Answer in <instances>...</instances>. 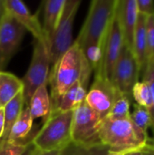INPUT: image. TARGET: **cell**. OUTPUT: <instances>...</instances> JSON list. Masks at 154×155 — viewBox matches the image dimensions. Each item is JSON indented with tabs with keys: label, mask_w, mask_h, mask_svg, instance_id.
Instances as JSON below:
<instances>
[{
	"label": "cell",
	"mask_w": 154,
	"mask_h": 155,
	"mask_svg": "<svg viewBox=\"0 0 154 155\" xmlns=\"http://www.w3.org/2000/svg\"><path fill=\"white\" fill-rule=\"evenodd\" d=\"M92 72L80 46L74 41L69 50L52 66L49 73L51 113L56 109L62 96L74 84L80 82L87 87Z\"/></svg>",
	"instance_id": "6da1fadb"
},
{
	"label": "cell",
	"mask_w": 154,
	"mask_h": 155,
	"mask_svg": "<svg viewBox=\"0 0 154 155\" xmlns=\"http://www.w3.org/2000/svg\"><path fill=\"white\" fill-rule=\"evenodd\" d=\"M99 139L111 152L121 153L143 149L150 141L148 134L138 130L130 118L103 119L99 130Z\"/></svg>",
	"instance_id": "7a4b0ae2"
},
{
	"label": "cell",
	"mask_w": 154,
	"mask_h": 155,
	"mask_svg": "<svg viewBox=\"0 0 154 155\" xmlns=\"http://www.w3.org/2000/svg\"><path fill=\"white\" fill-rule=\"evenodd\" d=\"M117 0H93L80 33L74 42L81 46L86 43L103 45Z\"/></svg>",
	"instance_id": "3957f363"
},
{
	"label": "cell",
	"mask_w": 154,
	"mask_h": 155,
	"mask_svg": "<svg viewBox=\"0 0 154 155\" xmlns=\"http://www.w3.org/2000/svg\"><path fill=\"white\" fill-rule=\"evenodd\" d=\"M74 112L51 114L31 143L40 152H60L72 142Z\"/></svg>",
	"instance_id": "277c9868"
},
{
	"label": "cell",
	"mask_w": 154,
	"mask_h": 155,
	"mask_svg": "<svg viewBox=\"0 0 154 155\" xmlns=\"http://www.w3.org/2000/svg\"><path fill=\"white\" fill-rule=\"evenodd\" d=\"M49 50L45 44L34 40L30 65L23 77V95L25 107H27L34 92L42 85H47L50 66Z\"/></svg>",
	"instance_id": "5b68a950"
},
{
	"label": "cell",
	"mask_w": 154,
	"mask_h": 155,
	"mask_svg": "<svg viewBox=\"0 0 154 155\" xmlns=\"http://www.w3.org/2000/svg\"><path fill=\"white\" fill-rule=\"evenodd\" d=\"M80 0H65L58 25L50 39L49 57L53 66L73 45V26Z\"/></svg>",
	"instance_id": "8992f818"
},
{
	"label": "cell",
	"mask_w": 154,
	"mask_h": 155,
	"mask_svg": "<svg viewBox=\"0 0 154 155\" xmlns=\"http://www.w3.org/2000/svg\"><path fill=\"white\" fill-rule=\"evenodd\" d=\"M103 119L85 103L73 113L72 142L82 145L100 144L99 130Z\"/></svg>",
	"instance_id": "52a82bcc"
},
{
	"label": "cell",
	"mask_w": 154,
	"mask_h": 155,
	"mask_svg": "<svg viewBox=\"0 0 154 155\" xmlns=\"http://www.w3.org/2000/svg\"><path fill=\"white\" fill-rule=\"evenodd\" d=\"M123 45V35L115 7L114 15L103 44L102 64L100 68L95 72V75L103 76L111 81L115 64L120 56Z\"/></svg>",
	"instance_id": "ba28073f"
},
{
	"label": "cell",
	"mask_w": 154,
	"mask_h": 155,
	"mask_svg": "<svg viewBox=\"0 0 154 155\" xmlns=\"http://www.w3.org/2000/svg\"><path fill=\"white\" fill-rule=\"evenodd\" d=\"M26 30L9 14L0 23V72H5L16 54Z\"/></svg>",
	"instance_id": "9c48e42d"
},
{
	"label": "cell",
	"mask_w": 154,
	"mask_h": 155,
	"mask_svg": "<svg viewBox=\"0 0 154 155\" xmlns=\"http://www.w3.org/2000/svg\"><path fill=\"white\" fill-rule=\"evenodd\" d=\"M141 71L133 51L125 45L115 64L111 82L122 94L131 95L134 84L139 81Z\"/></svg>",
	"instance_id": "30bf717a"
},
{
	"label": "cell",
	"mask_w": 154,
	"mask_h": 155,
	"mask_svg": "<svg viewBox=\"0 0 154 155\" xmlns=\"http://www.w3.org/2000/svg\"><path fill=\"white\" fill-rule=\"evenodd\" d=\"M119 93L110 80L95 75L84 103L103 120L108 116Z\"/></svg>",
	"instance_id": "8fae6325"
},
{
	"label": "cell",
	"mask_w": 154,
	"mask_h": 155,
	"mask_svg": "<svg viewBox=\"0 0 154 155\" xmlns=\"http://www.w3.org/2000/svg\"><path fill=\"white\" fill-rule=\"evenodd\" d=\"M7 13H9L26 31H29L34 40L45 44L49 50V43L43 30V26L36 15H33L25 5L19 0H5Z\"/></svg>",
	"instance_id": "7c38bea8"
},
{
	"label": "cell",
	"mask_w": 154,
	"mask_h": 155,
	"mask_svg": "<svg viewBox=\"0 0 154 155\" xmlns=\"http://www.w3.org/2000/svg\"><path fill=\"white\" fill-rule=\"evenodd\" d=\"M116 12L122 27L124 45L132 50L139 16L137 0H117Z\"/></svg>",
	"instance_id": "4fadbf2b"
},
{
	"label": "cell",
	"mask_w": 154,
	"mask_h": 155,
	"mask_svg": "<svg viewBox=\"0 0 154 155\" xmlns=\"http://www.w3.org/2000/svg\"><path fill=\"white\" fill-rule=\"evenodd\" d=\"M146 19L147 16L139 15L137 25L133 36L132 51L136 58L141 73L147 64V45H146Z\"/></svg>",
	"instance_id": "5bb4252c"
},
{
	"label": "cell",
	"mask_w": 154,
	"mask_h": 155,
	"mask_svg": "<svg viewBox=\"0 0 154 155\" xmlns=\"http://www.w3.org/2000/svg\"><path fill=\"white\" fill-rule=\"evenodd\" d=\"M34 120L31 117L28 107H24L21 114L16 122L11 128L7 141L15 143L26 145L31 143L32 140L27 137L31 134Z\"/></svg>",
	"instance_id": "9a60e30c"
},
{
	"label": "cell",
	"mask_w": 154,
	"mask_h": 155,
	"mask_svg": "<svg viewBox=\"0 0 154 155\" xmlns=\"http://www.w3.org/2000/svg\"><path fill=\"white\" fill-rule=\"evenodd\" d=\"M28 109L33 120L43 119L44 123L51 115V100L46 85L40 86L30 99Z\"/></svg>",
	"instance_id": "2e32d148"
},
{
	"label": "cell",
	"mask_w": 154,
	"mask_h": 155,
	"mask_svg": "<svg viewBox=\"0 0 154 155\" xmlns=\"http://www.w3.org/2000/svg\"><path fill=\"white\" fill-rule=\"evenodd\" d=\"M86 88L87 87H85L80 82L74 84L62 96L56 109L51 114L74 112L84 103L85 96L87 94Z\"/></svg>",
	"instance_id": "e0dca14e"
},
{
	"label": "cell",
	"mask_w": 154,
	"mask_h": 155,
	"mask_svg": "<svg viewBox=\"0 0 154 155\" xmlns=\"http://www.w3.org/2000/svg\"><path fill=\"white\" fill-rule=\"evenodd\" d=\"M65 0H47L44 3L43 30L50 44V39L60 20Z\"/></svg>",
	"instance_id": "ac0fdd59"
},
{
	"label": "cell",
	"mask_w": 154,
	"mask_h": 155,
	"mask_svg": "<svg viewBox=\"0 0 154 155\" xmlns=\"http://www.w3.org/2000/svg\"><path fill=\"white\" fill-rule=\"evenodd\" d=\"M21 91H23L21 79L5 71L0 72V107H4Z\"/></svg>",
	"instance_id": "d6986e66"
},
{
	"label": "cell",
	"mask_w": 154,
	"mask_h": 155,
	"mask_svg": "<svg viewBox=\"0 0 154 155\" xmlns=\"http://www.w3.org/2000/svg\"><path fill=\"white\" fill-rule=\"evenodd\" d=\"M25 107V100L23 91L17 94L11 101H9L3 108L5 118V130L2 140H7L12 126L18 119Z\"/></svg>",
	"instance_id": "ffe728a7"
},
{
	"label": "cell",
	"mask_w": 154,
	"mask_h": 155,
	"mask_svg": "<svg viewBox=\"0 0 154 155\" xmlns=\"http://www.w3.org/2000/svg\"><path fill=\"white\" fill-rule=\"evenodd\" d=\"M110 149L100 143L96 145H82L71 142L59 152L58 155H107Z\"/></svg>",
	"instance_id": "44dd1931"
},
{
	"label": "cell",
	"mask_w": 154,
	"mask_h": 155,
	"mask_svg": "<svg viewBox=\"0 0 154 155\" xmlns=\"http://www.w3.org/2000/svg\"><path fill=\"white\" fill-rule=\"evenodd\" d=\"M132 95L119 93L112 109L106 118L110 119H126L129 118L131 114Z\"/></svg>",
	"instance_id": "7402d4cb"
},
{
	"label": "cell",
	"mask_w": 154,
	"mask_h": 155,
	"mask_svg": "<svg viewBox=\"0 0 154 155\" xmlns=\"http://www.w3.org/2000/svg\"><path fill=\"white\" fill-rule=\"evenodd\" d=\"M80 48L92 70L96 72L102 64L103 45L95 43H86L82 45Z\"/></svg>",
	"instance_id": "603a6c76"
},
{
	"label": "cell",
	"mask_w": 154,
	"mask_h": 155,
	"mask_svg": "<svg viewBox=\"0 0 154 155\" xmlns=\"http://www.w3.org/2000/svg\"><path fill=\"white\" fill-rule=\"evenodd\" d=\"M132 99L136 103L135 104L142 106L150 111L152 107V92L149 84L145 81H138L131 93Z\"/></svg>",
	"instance_id": "cb8c5ba5"
},
{
	"label": "cell",
	"mask_w": 154,
	"mask_h": 155,
	"mask_svg": "<svg viewBox=\"0 0 154 155\" xmlns=\"http://www.w3.org/2000/svg\"><path fill=\"white\" fill-rule=\"evenodd\" d=\"M129 118L138 130L144 134H148V129L151 128L152 125V119L149 110L134 104L133 111L130 114Z\"/></svg>",
	"instance_id": "d4e9b609"
},
{
	"label": "cell",
	"mask_w": 154,
	"mask_h": 155,
	"mask_svg": "<svg viewBox=\"0 0 154 155\" xmlns=\"http://www.w3.org/2000/svg\"><path fill=\"white\" fill-rule=\"evenodd\" d=\"M143 81H145L150 88H151V92H152V107L150 109V115H151V119H152V125L151 128L152 130V133L154 134V63H150L147 64L145 69L143 72Z\"/></svg>",
	"instance_id": "484cf974"
},
{
	"label": "cell",
	"mask_w": 154,
	"mask_h": 155,
	"mask_svg": "<svg viewBox=\"0 0 154 155\" xmlns=\"http://www.w3.org/2000/svg\"><path fill=\"white\" fill-rule=\"evenodd\" d=\"M146 45L147 64L154 63V15L146 19Z\"/></svg>",
	"instance_id": "4316f807"
},
{
	"label": "cell",
	"mask_w": 154,
	"mask_h": 155,
	"mask_svg": "<svg viewBox=\"0 0 154 155\" xmlns=\"http://www.w3.org/2000/svg\"><path fill=\"white\" fill-rule=\"evenodd\" d=\"M28 144L23 145L0 139V155H22Z\"/></svg>",
	"instance_id": "83f0119b"
},
{
	"label": "cell",
	"mask_w": 154,
	"mask_h": 155,
	"mask_svg": "<svg viewBox=\"0 0 154 155\" xmlns=\"http://www.w3.org/2000/svg\"><path fill=\"white\" fill-rule=\"evenodd\" d=\"M137 8L139 15L147 17L154 15V1L152 0H137Z\"/></svg>",
	"instance_id": "f1b7e54d"
},
{
	"label": "cell",
	"mask_w": 154,
	"mask_h": 155,
	"mask_svg": "<svg viewBox=\"0 0 154 155\" xmlns=\"http://www.w3.org/2000/svg\"><path fill=\"white\" fill-rule=\"evenodd\" d=\"M143 155H154V143H149L143 148Z\"/></svg>",
	"instance_id": "f546056e"
},
{
	"label": "cell",
	"mask_w": 154,
	"mask_h": 155,
	"mask_svg": "<svg viewBox=\"0 0 154 155\" xmlns=\"http://www.w3.org/2000/svg\"><path fill=\"white\" fill-rule=\"evenodd\" d=\"M37 152H38V150L35 148V146H34L32 143H30L27 145L25 151L24 152V153L22 155H34Z\"/></svg>",
	"instance_id": "4dcf8cb0"
},
{
	"label": "cell",
	"mask_w": 154,
	"mask_h": 155,
	"mask_svg": "<svg viewBox=\"0 0 154 155\" xmlns=\"http://www.w3.org/2000/svg\"><path fill=\"white\" fill-rule=\"evenodd\" d=\"M5 130V118H4V111L3 108L0 107V139H2Z\"/></svg>",
	"instance_id": "1f68e13d"
},
{
	"label": "cell",
	"mask_w": 154,
	"mask_h": 155,
	"mask_svg": "<svg viewBox=\"0 0 154 155\" xmlns=\"http://www.w3.org/2000/svg\"><path fill=\"white\" fill-rule=\"evenodd\" d=\"M6 14H7V10L5 7V0H0V23L3 20V18L5 16Z\"/></svg>",
	"instance_id": "d6a6232c"
},
{
	"label": "cell",
	"mask_w": 154,
	"mask_h": 155,
	"mask_svg": "<svg viewBox=\"0 0 154 155\" xmlns=\"http://www.w3.org/2000/svg\"><path fill=\"white\" fill-rule=\"evenodd\" d=\"M122 155H143V149H133L123 153Z\"/></svg>",
	"instance_id": "836d02e7"
},
{
	"label": "cell",
	"mask_w": 154,
	"mask_h": 155,
	"mask_svg": "<svg viewBox=\"0 0 154 155\" xmlns=\"http://www.w3.org/2000/svg\"><path fill=\"white\" fill-rule=\"evenodd\" d=\"M59 152H40L38 151L34 155H58Z\"/></svg>",
	"instance_id": "e575fe53"
},
{
	"label": "cell",
	"mask_w": 154,
	"mask_h": 155,
	"mask_svg": "<svg viewBox=\"0 0 154 155\" xmlns=\"http://www.w3.org/2000/svg\"><path fill=\"white\" fill-rule=\"evenodd\" d=\"M123 153H124V152H123ZM123 153H121V152H111L110 151V153L107 155H122Z\"/></svg>",
	"instance_id": "d590c367"
}]
</instances>
